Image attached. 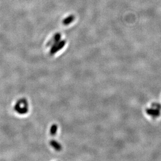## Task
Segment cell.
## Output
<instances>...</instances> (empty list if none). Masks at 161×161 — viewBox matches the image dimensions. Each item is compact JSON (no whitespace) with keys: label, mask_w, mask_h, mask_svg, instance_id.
<instances>
[{"label":"cell","mask_w":161,"mask_h":161,"mask_svg":"<svg viewBox=\"0 0 161 161\" xmlns=\"http://www.w3.org/2000/svg\"><path fill=\"white\" fill-rule=\"evenodd\" d=\"M65 40H62L61 41H59V42L53 44V47L52 50H51V52L54 53L56 51H57L58 50H59V49H61L62 47L65 45Z\"/></svg>","instance_id":"6da1fadb"},{"label":"cell","mask_w":161,"mask_h":161,"mask_svg":"<svg viewBox=\"0 0 161 161\" xmlns=\"http://www.w3.org/2000/svg\"><path fill=\"white\" fill-rule=\"evenodd\" d=\"M61 35L60 34L57 33V34H55L53 38L48 43V46L52 45L53 44H55L56 42H59V41L60 40V39H61Z\"/></svg>","instance_id":"7a4b0ae2"},{"label":"cell","mask_w":161,"mask_h":161,"mask_svg":"<svg viewBox=\"0 0 161 161\" xmlns=\"http://www.w3.org/2000/svg\"><path fill=\"white\" fill-rule=\"evenodd\" d=\"M75 16L73 15L69 16L68 17H67V18H65L62 20V24L65 26L70 25L75 20Z\"/></svg>","instance_id":"3957f363"},{"label":"cell","mask_w":161,"mask_h":161,"mask_svg":"<svg viewBox=\"0 0 161 161\" xmlns=\"http://www.w3.org/2000/svg\"><path fill=\"white\" fill-rule=\"evenodd\" d=\"M160 110V108L156 105L155 106H152V108L148 110L149 113L153 116H156L159 113V111Z\"/></svg>","instance_id":"277c9868"}]
</instances>
